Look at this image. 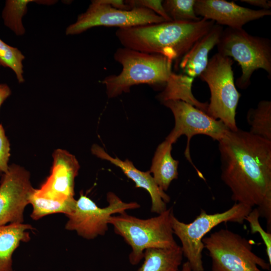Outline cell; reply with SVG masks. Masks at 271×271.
<instances>
[{"label": "cell", "mask_w": 271, "mask_h": 271, "mask_svg": "<svg viewBox=\"0 0 271 271\" xmlns=\"http://www.w3.org/2000/svg\"><path fill=\"white\" fill-rule=\"evenodd\" d=\"M221 178L231 199L252 208L265 219L271 232V141L239 128L219 142Z\"/></svg>", "instance_id": "6da1fadb"}, {"label": "cell", "mask_w": 271, "mask_h": 271, "mask_svg": "<svg viewBox=\"0 0 271 271\" xmlns=\"http://www.w3.org/2000/svg\"><path fill=\"white\" fill-rule=\"evenodd\" d=\"M215 23L202 18L198 22H165L160 24L118 28L115 35L124 48L162 55L176 62Z\"/></svg>", "instance_id": "7a4b0ae2"}, {"label": "cell", "mask_w": 271, "mask_h": 271, "mask_svg": "<svg viewBox=\"0 0 271 271\" xmlns=\"http://www.w3.org/2000/svg\"><path fill=\"white\" fill-rule=\"evenodd\" d=\"M114 60L120 63L122 71L110 75L102 81L108 98L128 92L130 88L141 84L165 85L173 77V61L161 54H149L126 48H118Z\"/></svg>", "instance_id": "3957f363"}, {"label": "cell", "mask_w": 271, "mask_h": 271, "mask_svg": "<svg viewBox=\"0 0 271 271\" xmlns=\"http://www.w3.org/2000/svg\"><path fill=\"white\" fill-rule=\"evenodd\" d=\"M172 212L171 208L157 216L141 219L125 211L109 218L108 224L113 226L115 233L121 236L131 248L128 256L131 265H137L143 259L148 248H168L178 245L171 225Z\"/></svg>", "instance_id": "277c9868"}, {"label": "cell", "mask_w": 271, "mask_h": 271, "mask_svg": "<svg viewBox=\"0 0 271 271\" xmlns=\"http://www.w3.org/2000/svg\"><path fill=\"white\" fill-rule=\"evenodd\" d=\"M218 53L233 58L239 64L241 75L236 85L245 89L250 84L253 73L264 70L271 76V41L269 39L252 36L243 28L223 29L217 45Z\"/></svg>", "instance_id": "5b68a950"}, {"label": "cell", "mask_w": 271, "mask_h": 271, "mask_svg": "<svg viewBox=\"0 0 271 271\" xmlns=\"http://www.w3.org/2000/svg\"><path fill=\"white\" fill-rule=\"evenodd\" d=\"M252 208L241 203H235L229 209L221 213L207 214L201 210L200 213L191 223L179 220L171 214V222L174 234L180 239L183 256L189 263L192 271H204L202 251L203 238L214 227L223 222L243 224L245 217Z\"/></svg>", "instance_id": "8992f818"}, {"label": "cell", "mask_w": 271, "mask_h": 271, "mask_svg": "<svg viewBox=\"0 0 271 271\" xmlns=\"http://www.w3.org/2000/svg\"><path fill=\"white\" fill-rule=\"evenodd\" d=\"M233 64L231 58L217 53L209 59L199 77L207 84L210 91L206 113L220 120L230 130L235 131L238 129L235 115L241 94L234 81Z\"/></svg>", "instance_id": "52a82bcc"}, {"label": "cell", "mask_w": 271, "mask_h": 271, "mask_svg": "<svg viewBox=\"0 0 271 271\" xmlns=\"http://www.w3.org/2000/svg\"><path fill=\"white\" fill-rule=\"evenodd\" d=\"M202 242L211 258V271L270 270L271 265L252 251L253 241L227 229L211 233Z\"/></svg>", "instance_id": "ba28073f"}, {"label": "cell", "mask_w": 271, "mask_h": 271, "mask_svg": "<svg viewBox=\"0 0 271 271\" xmlns=\"http://www.w3.org/2000/svg\"><path fill=\"white\" fill-rule=\"evenodd\" d=\"M106 199L108 206L100 208L81 193L79 198L76 200L73 210L66 215L68 220L65 229L75 231L79 236L85 239H93L105 234L111 216L141 207L137 202H123L112 192L107 193Z\"/></svg>", "instance_id": "9c48e42d"}, {"label": "cell", "mask_w": 271, "mask_h": 271, "mask_svg": "<svg viewBox=\"0 0 271 271\" xmlns=\"http://www.w3.org/2000/svg\"><path fill=\"white\" fill-rule=\"evenodd\" d=\"M165 22L163 18L144 8L123 10L112 7L104 0H94L86 11L79 15L76 21L66 28V34H79L98 26L122 28Z\"/></svg>", "instance_id": "30bf717a"}, {"label": "cell", "mask_w": 271, "mask_h": 271, "mask_svg": "<svg viewBox=\"0 0 271 271\" xmlns=\"http://www.w3.org/2000/svg\"><path fill=\"white\" fill-rule=\"evenodd\" d=\"M172 112L175 118L174 128L166 140L172 145L182 135L187 137L185 156L194 166L190 153V143L195 135L203 134L219 142L230 129L220 120L215 119L192 104L180 100H168L162 102Z\"/></svg>", "instance_id": "8fae6325"}, {"label": "cell", "mask_w": 271, "mask_h": 271, "mask_svg": "<svg viewBox=\"0 0 271 271\" xmlns=\"http://www.w3.org/2000/svg\"><path fill=\"white\" fill-rule=\"evenodd\" d=\"M35 190L28 171L14 164L9 166L0 184V225L23 223L25 209Z\"/></svg>", "instance_id": "7c38bea8"}, {"label": "cell", "mask_w": 271, "mask_h": 271, "mask_svg": "<svg viewBox=\"0 0 271 271\" xmlns=\"http://www.w3.org/2000/svg\"><path fill=\"white\" fill-rule=\"evenodd\" d=\"M50 176L34 193L38 196L56 200L74 199L75 179L80 166L75 157L68 151L57 149L53 154Z\"/></svg>", "instance_id": "4fadbf2b"}, {"label": "cell", "mask_w": 271, "mask_h": 271, "mask_svg": "<svg viewBox=\"0 0 271 271\" xmlns=\"http://www.w3.org/2000/svg\"><path fill=\"white\" fill-rule=\"evenodd\" d=\"M194 11L198 17L232 29L271 15L270 10H252L224 0H196Z\"/></svg>", "instance_id": "5bb4252c"}, {"label": "cell", "mask_w": 271, "mask_h": 271, "mask_svg": "<svg viewBox=\"0 0 271 271\" xmlns=\"http://www.w3.org/2000/svg\"><path fill=\"white\" fill-rule=\"evenodd\" d=\"M91 150L92 153L98 158L119 167L127 178L134 182L136 188L144 189L149 192L151 198V212L160 214L167 209L166 204L170 202V198L159 187L150 171L138 170L128 159L123 161L117 157L113 158L96 145Z\"/></svg>", "instance_id": "9a60e30c"}, {"label": "cell", "mask_w": 271, "mask_h": 271, "mask_svg": "<svg viewBox=\"0 0 271 271\" xmlns=\"http://www.w3.org/2000/svg\"><path fill=\"white\" fill-rule=\"evenodd\" d=\"M223 28L215 24L210 30L197 41L181 59L178 67L182 74L194 80L205 69L210 51L218 44Z\"/></svg>", "instance_id": "2e32d148"}, {"label": "cell", "mask_w": 271, "mask_h": 271, "mask_svg": "<svg viewBox=\"0 0 271 271\" xmlns=\"http://www.w3.org/2000/svg\"><path fill=\"white\" fill-rule=\"evenodd\" d=\"M30 224L18 223L0 225V271H13L12 256L21 242L30 240Z\"/></svg>", "instance_id": "e0dca14e"}, {"label": "cell", "mask_w": 271, "mask_h": 271, "mask_svg": "<svg viewBox=\"0 0 271 271\" xmlns=\"http://www.w3.org/2000/svg\"><path fill=\"white\" fill-rule=\"evenodd\" d=\"M172 144L167 140L157 148L150 170L159 187L166 191L173 180L178 178L179 161L171 155Z\"/></svg>", "instance_id": "ac0fdd59"}, {"label": "cell", "mask_w": 271, "mask_h": 271, "mask_svg": "<svg viewBox=\"0 0 271 271\" xmlns=\"http://www.w3.org/2000/svg\"><path fill=\"white\" fill-rule=\"evenodd\" d=\"M183 256L179 245L173 248H148L144 252L143 264L135 271H178Z\"/></svg>", "instance_id": "d6986e66"}, {"label": "cell", "mask_w": 271, "mask_h": 271, "mask_svg": "<svg viewBox=\"0 0 271 271\" xmlns=\"http://www.w3.org/2000/svg\"><path fill=\"white\" fill-rule=\"evenodd\" d=\"M246 119L251 133L271 141L270 101H260L255 108L249 109Z\"/></svg>", "instance_id": "ffe728a7"}, {"label": "cell", "mask_w": 271, "mask_h": 271, "mask_svg": "<svg viewBox=\"0 0 271 271\" xmlns=\"http://www.w3.org/2000/svg\"><path fill=\"white\" fill-rule=\"evenodd\" d=\"M35 192V191H34ZM34 193L30 198V204L33 207L31 217L35 220L52 214L63 213L66 215L73 210L76 200H56L37 196Z\"/></svg>", "instance_id": "44dd1931"}, {"label": "cell", "mask_w": 271, "mask_h": 271, "mask_svg": "<svg viewBox=\"0 0 271 271\" xmlns=\"http://www.w3.org/2000/svg\"><path fill=\"white\" fill-rule=\"evenodd\" d=\"M32 0H7L2 12L5 25L16 35H23L25 29L22 24V18L27 13V5Z\"/></svg>", "instance_id": "7402d4cb"}, {"label": "cell", "mask_w": 271, "mask_h": 271, "mask_svg": "<svg viewBox=\"0 0 271 271\" xmlns=\"http://www.w3.org/2000/svg\"><path fill=\"white\" fill-rule=\"evenodd\" d=\"M196 0H165L163 7L172 21L198 22L201 18L198 17L194 11Z\"/></svg>", "instance_id": "603a6c76"}, {"label": "cell", "mask_w": 271, "mask_h": 271, "mask_svg": "<svg viewBox=\"0 0 271 271\" xmlns=\"http://www.w3.org/2000/svg\"><path fill=\"white\" fill-rule=\"evenodd\" d=\"M24 55L17 48L11 46L0 39V66L11 68L19 83L24 82L23 61Z\"/></svg>", "instance_id": "cb8c5ba5"}, {"label": "cell", "mask_w": 271, "mask_h": 271, "mask_svg": "<svg viewBox=\"0 0 271 271\" xmlns=\"http://www.w3.org/2000/svg\"><path fill=\"white\" fill-rule=\"evenodd\" d=\"M260 214L256 208L252 209L245 217V220L249 224L252 234L258 233L265 245L268 263L271 265V233L265 232L259 222Z\"/></svg>", "instance_id": "d4e9b609"}, {"label": "cell", "mask_w": 271, "mask_h": 271, "mask_svg": "<svg viewBox=\"0 0 271 271\" xmlns=\"http://www.w3.org/2000/svg\"><path fill=\"white\" fill-rule=\"evenodd\" d=\"M126 4L131 9L140 7L150 10L158 15L163 18L167 22L172 21L166 14L162 5L163 1L161 0H127L125 1Z\"/></svg>", "instance_id": "484cf974"}, {"label": "cell", "mask_w": 271, "mask_h": 271, "mask_svg": "<svg viewBox=\"0 0 271 271\" xmlns=\"http://www.w3.org/2000/svg\"><path fill=\"white\" fill-rule=\"evenodd\" d=\"M10 150V142L3 125L0 124V171L3 174L6 172L9 168Z\"/></svg>", "instance_id": "4316f807"}, {"label": "cell", "mask_w": 271, "mask_h": 271, "mask_svg": "<svg viewBox=\"0 0 271 271\" xmlns=\"http://www.w3.org/2000/svg\"><path fill=\"white\" fill-rule=\"evenodd\" d=\"M243 2L249 5L256 6L264 10H269L271 8V1L267 0H241Z\"/></svg>", "instance_id": "83f0119b"}, {"label": "cell", "mask_w": 271, "mask_h": 271, "mask_svg": "<svg viewBox=\"0 0 271 271\" xmlns=\"http://www.w3.org/2000/svg\"><path fill=\"white\" fill-rule=\"evenodd\" d=\"M11 94V89L7 84L5 83L0 84V107Z\"/></svg>", "instance_id": "f1b7e54d"}, {"label": "cell", "mask_w": 271, "mask_h": 271, "mask_svg": "<svg viewBox=\"0 0 271 271\" xmlns=\"http://www.w3.org/2000/svg\"><path fill=\"white\" fill-rule=\"evenodd\" d=\"M178 271H192V268L189 263L187 261L183 264L181 270H179Z\"/></svg>", "instance_id": "f546056e"}, {"label": "cell", "mask_w": 271, "mask_h": 271, "mask_svg": "<svg viewBox=\"0 0 271 271\" xmlns=\"http://www.w3.org/2000/svg\"><path fill=\"white\" fill-rule=\"evenodd\" d=\"M77 271H85V270H78Z\"/></svg>", "instance_id": "4dcf8cb0"}, {"label": "cell", "mask_w": 271, "mask_h": 271, "mask_svg": "<svg viewBox=\"0 0 271 271\" xmlns=\"http://www.w3.org/2000/svg\"><path fill=\"white\" fill-rule=\"evenodd\" d=\"M2 173V172L0 171V174Z\"/></svg>", "instance_id": "1f68e13d"}]
</instances>
